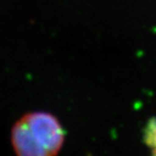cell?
<instances>
[{
  "label": "cell",
  "instance_id": "cell-1",
  "mask_svg": "<svg viewBox=\"0 0 156 156\" xmlns=\"http://www.w3.org/2000/svg\"><path fill=\"white\" fill-rule=\"evenodd\" d=\"M64 142V128L48 112L23 115L11 129V145L16 156H57Z\"/></svg>",
  "mask_w": 156,
  "mask_h": 156
}]
</instances>
